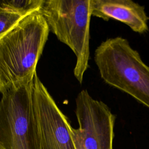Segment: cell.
Wrapping results in <instances>:
<instances>
[{"mask_svg": "<svg viewBox=\"0 0 149 149\" xmlns=\"http://www.w3.org/2000/svg\"><path fill=\"white\" fill-rule=\"evenodd\" d=\"M26 16L5 11H0V40L13 30Z\"/></svg>", "mask_w": 149, "mask_h": 149, "instance_id": "cell-9", "label": "cell"}, {"mask_svg": "<svg viewBox=\"0 0 149 149\" xmlns=\"http://www.w3.org/2000/svg\"><path fill=\"white\" fill-rule=\"evenodd\" d=\"M91 15L108 21L118 20L137 33L149 31L145 7L132 0H91Z\"/></svg>", "mask_w": 149, "mask_h": 149, "instance_id": "cell-7", "label": "cell"}, {"mask_svg": "<svg viewBox=\"0 0 149 149\" xmlns=\"http://www.w3.org/2000/svg\"><path fill=\"white\" fill-rule=\"evenodd\" d=\"M33 82L10 89L0 100V142L5 149H30Z\"/></svg>", "mask_w": 149, "mask_h": 149, "instance_id": "cell-5", "label": "cell"}, {"mask_svg": "<svg viewBox=\"0 0 149 149\" xmlns=\"http://www.w3.org/2000/svg\"><path fill=\"white\" fill-rule=\"evenodd\" d=\"M94 59L106 84L149 108V66L126 38H107L95 49Z\"/></svg>", "mask_w": 149, "mask_h": 149, "instance_id": "cell-2", "label": "cell"}, {"mask_svg": "<svg viewBox=\"0 0 149 149\" xmlns=\"http://www.w3.org/2000/svg\"><path fill=\"white\" fill-rule=\"evenodd\" d=\"M32 101L30 149H76L72 126L37 74L32 83Z\"/></svg>", "mask_w": 149, "mask_h": 149, "instance_id": "cell-4", "label": "cell"}, {"mask_svg": "<svg viewBox=\"0 0 149 149\" xmlns=\"http://www.w3.org/2000/svg\"><path fill=\"white\" fill-rule=\"evenodd\" d=\"M0 149H5V147H3V144L0 142Z\"/></svg>", "mask_w": 149, "mask_h": 149, "instance_id": "cell-11", "label": "cell"}, {"mask_svg": "<svg viewBox=\"0 0 149 149\" xmlns=\"http://www.w3.org/2000/svg\"><path fill=\"white\" fill-rule=\"evenodd\" d=\"M75 113L86 149H113L116 115L105 103L83 90L76 98Z\"/></svg>", "mask_w": 149, "mask_h": 149, "instance_id": "cell-6", "label": "cell"}, {"mask_svg": "<svg viewBox=\"0 0 149 149\" xmlns=\"http://www.w3.org/2000/svg\"><path fill=\"white\" fill-rule=\"evenodd\" d=\"M44 0H0V11L23 16L39 11Z\"/></svg>", "mask_w": 149, "mask_h": 149, "instance_id": "cell-8", "label": "cell"}, {"mask_svg": "<svg viewBox=\"0 0 149 149\" xmlns=\"http://www.w3.org/2000/svg\"><path fill=\"white\" fill-rule=\"evenodd\" d=\"M71 133L72 135V138L76 147V149H86L80 133L78 129H74L73 127H71Z\"/></svg>", "mask_w": 149, "mask_h": 149, "instance_id": "cell-10", "label": "cell"}, {"mask_svg": "<svg viewBox=\"0 0 149 149\" xmlns=\"http://www.w3.org/2000/svg\"><path fill=\"white\" fill-rule=\"evenodd\" d=\"M49 29L38 11L0 40V93L33 82Z\"/></svg>", "mask_w": 149, "mask_h": 149, "instance_id": "cell-1", "label": "cell"}, {"mask_svg": "<svg viewBox=\"0 0 149 149\" xmlns=\"http://www.w3.org/2000/svg\"><path fill=\"white\" fill-rule=\"evenodd\" d=\"M38 12L49 31L74 53L73 73L82 84L89 67L91 0H44Z\"/></svg>", "mask_w": 149, "mask_h": 149, "instance_id": "cell-3", "label": "cell"}]
</instances>
